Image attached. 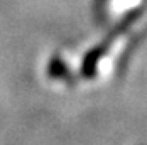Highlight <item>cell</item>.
<instances>
[{
	"label": "cell",
	"mask_w": 147,
	"mask_h": 145,
	"mask_svg": "<svg viewBox=\"0 0 147 145\" xmlns=\"http://www.w3.org/2000/svg\"><path fill=\"white\" fill-rule=\"evenodd\" d=\"M142 12H144L142 9H134L132 12H129V14L125 15V17L117 24V27L112 30L110 34H107V37L103 39L102 42L98 44V46H95L88 54L83 58V61H81V74H83L85 78H93V76H95V72H96V66H98L100 59L107 54V51L110 49L112 42L117 39L122 32H125V29H129L130 24H134V22L142 15Z\"/></svg>",
	"instance_id": "6da1fadb"
},
{
	"label": "cell",
	"mask_w": 147,
	"mask_h": 145,
	"mask_svg": "<svg viewBox=\"0 0 147 145\" xmlns=\"http://www.w3.org/2000/svg\"><path fill=\"white\" fill-rule=\"evenodd\" d=\"M49 74H51L53 78H56V76L61 78V76L66 74V66H64V62L59 58H54L51 61V64H49Z\"/></svg>",
	"instance_id": "7a4b0ae2"
}]
</instances>
